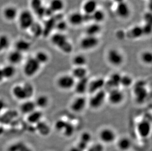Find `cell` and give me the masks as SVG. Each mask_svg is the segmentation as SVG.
Segmentation results:
<instances>
[{
    "mask_svg": "<svg viewBox=\"0 0 152 151\" xmlns=\"http://www.w3.org/2000/svg\"><path fill=\"white\" fill-rule=\"evenodd\" d=\"M99 39L96 36H87L81 40L80 45L85 50H90L98 46Z\"/></svg>",
    "mask_w": 152,
    "mask_h": 151,
    "instance_id": "obj_13",
    "label": "cell"
},
{
    "mask_svg": "<svg viewBox=\"0 0 152 151\" xmlns=\"http://www.w3.org/2000/svg\"><path fill=\"white\" fill-rule=\"evenodd\" d=\"M1 50H1V47H0V52L1 51Z\"/></svg>",
    "mask_w": 152,
    "mask_h": 151,
    "instance_id": "obj_59",
    "label": "cell"
},
{
    "mask_svg": "<svg viewBox=\"0 0 152 151\" xmlns=\"http://www.w3.org/2000/svg\"><path fill=\"white\" fill-rule=\"evenodd\" d=\"M141 61L147 65L151 64L152 62V54L151 52L145 51L141 55Z\"/></svg>",
    "mask_w": 152,
    "mask_h": 151,
    "instance_id": "obj_39",
    "label": "cell"
},
{
    "mask_svg": "<svg viewBox=\"0 0 152 151\" xmlns=\"http://www.w3.org/2000/svg\"><path fill=\"white\" fill-rule=\"evenodd\" d=\"M99 137L102 142L105 144H111L116 139V134L111 128H105L99 132Z\"/></svg>",
    "mask_w": 152,
    "mask_h": 151,
    "instance_id": "obj_12",
    "label": "cell"
},
{
    "mask_svg": "<svg viewBox=\"0 0 152 151\" xmlns=\"http://www.w3.org/2000/svg\"><path fill=\"white\" fill-rule=\"evenodd\" d=\"M134 83V80L132 77L129 75H122L121 78V86L129 88L131 87Z\"/></svg>",
    "mask_w": 152,
    "mask_h": 151,
    "instance_id": "obj_34",
    "label": "cell"
},
{
    "mask_svg": "<svg viewBox=\"0 0 152 151\" xmlns=\"http://www.w3.org/2000/svg\"><path fill=\"white\" fill-rule=\"evenodd\" d=\"M42 117V113L40 111L34 110L29 114L27 117L28 121L31 124H37L41 121Z\"/></svg>",
    "mask_w": 152,
    "mask_h": 151,
    "instance_id": "obj_26",
    "label": "cell"
},
{
    "mask_svg": "<svg viewBox=\"0 0 152 151\" xmlns=\"http://www.w3.org/2000/svg\"><path fill=\"white\" fill-rule=\"evenodd\" d=\"M83 17L84 23H87V22H90L91 21H92V15H91L84 13Z\"/></svg>",
    "mask_w": 152,
    "mask_h": 151,
    "instance_id": "obj_52",
    "label": "cell"
},
{
    "mask_svg": "<svg viewBox=\"0 0 152 151\" xmlns=\"http://www.w3.org/2000/svg\"><path fill=\"white\" fill-rule=\"evenodd\" d=\"M8 58L9 61L12 64H18L23 59L22 53L15 50L10 54Z\"/></svg>",
    "mask_w": 152,
    "mask_h": 151,
    "instance_id": "obj_28",
    "label": "cell"
},
{
    "mask_svg": "<svg viewBox=\"0 0 152 151\" xmlns=\"http://www.w3.org/2000/svg\"><path fill=\"white\" fill-rule=\"evenodd\" d=\"M101 31V26L98 23H94L89 25L86 29L87 36H96Z\"/></svg>",
    "mask_w": 152,
    "mask_h": 151,
    "instance_id": "obj_25",
    "label": "cell"
},
{
    "mask_svg": "<svg viewBox=\"0 0 152 151\" xmlns=\"http://www.w3.org/2000/svg\"><path fill=\"white\" fill-rule=\"evenodd\" d=\"M19 22L20 27L23 30L30 29L34 23L33 16L28 10L22 12L19 17Z\"/></svg>",
    "mask_w": 152,
    "mask_h": 151,
    "instance_id": "obj_8",
    "label": "cell"
},
{
    "mask_svg": "<svg viewBox=\"0 0 152 151\" xmlns=\"http://www.w3.org/2000/svg\"><path fill=\"white\" fill-rule=\"evenodd\" d=\"M30 29H31L32 33L36 37H39L43 33L42 28V26H40V25L38 23L34 22Z\"/></svg>",
    "mask_w": 152,
    "mask_h": 151,
    "instance_id": "obj_38",
    "label": "cell"
},
{
    "mask_svg": "<svg viewBox=\"0 0 152 151\" xmlns=\"http://www.w3.org/2000/svg\"><path fill=\"white\" fill-rule=\"evenodd\" d=\"M88 105V100L84 96H78L72 101L70 109L74 113H80L83 111Z\"/></svg>",
    "mask_w": 152,
    "mask_h": 151,
    "instance_id": "obj_10",
    "label": "cell"
},
{
    "mask_svg": "<svg viewBox=\"0 0 152 151\" xmlns=\"http://www.w3.org/2000/svg\"><path fill=\"white\" fill-rule=\"evenodd\" d=\"M116 37L121 40H122L125 38V37H126V33L123 30H118L116 33Z\"/></svg>",
    "mask_w": 152,
    "mask_h": 151,
    "instance_id": "obj_49",
    "label": "cell"
},
{
    "mask_svg": "<svg viewBox=\"0 0 152 151\" xmlns=\"http://www.w3.org/2000/svg\"><path fill=\"white\" fill-rule=\"evenodd\" d=\"M4 78H11L15 75V69L12 65L7 66L1 69Z\"/></svg>",
    "mask_w": 152,
    "mask_h": 151,
    "instance_id": "obj_37",
    "label": "cell"
},
{
    "mask_svg": "<svg viewBox=\"0 0 152 151\" xmlns=\"http://www.w3.org/2000/svg\"><path fill=\"white\" fill-rule=\"evenodd\" d=\"M19 151H32V150L30 147L27 146L26 145V144H25L23 143L22 145L21 146V147L20 148Z\"/></svg>",
    "mask_w": 152,
    "mask_h": 151,
    "instance_id": "obj_53",
    "label": "cell"
},
{
    "mask_svg": "<svg viewBox=\"0 0 152 151\" xmlns=\"http://www.w3.org/2000/svg\"><path fill=\"white\" fill-rule=\"evenodd\" d=\"M144 19L145 20L146 23H149V24H152V16L151 13H146L144 15Z\"/></svg>",
    "mask_w": 152,
    "mask_h": 151,
    "instance_id": "obj_51",
    "label": "cell"
},
{
    "mask_svg": "<svg viewBox=\"0 0 152 151\" xmlns=\"http://www.w3.org/2000/svg\"><path fill=\"white\" fill-rule=\"evenodd\" d=\"M55 28L57 30L60 32H63L66 30L68 28V24L66 22L63 20H59L56 24Z\"/></svg>",
    "mask_w": 152,
    "mask_h": 151,
    "instance_id": "obj_44",
    "label": "cell"
},
{
    "mask_svg": "<svg viewBox=\"0 0 152 151\" xmlns=\"http://www.w3.org/2000/svg\"><path fill=\"white\" fill-rule=\"evenodd\" d=\"M32 7L35 10H37V9L42 7V3H41V0H32Z\"/></svg>",
    "mask_w": 152,
    "mask_h": 151,
    "instance_id": "obj_48",
    "label": "cell"
},
{
    "mask_svg": "<svg viewBox=\"0 0 152 151\" xmlns=\"http://www.w3.org/2000/svg\"><path fill=\"white\" fill-rule=\"evenodd\" d=\"M67 121L63 120V119H59L56 121L55 124V128L58 131H63L65 128L66 124Z\"/></svg>",
    "mask_w": 152,
    "mask_h": 151,
    "instance_id": "obj_43",
    "label": "cell"
},
{
    "mask_svg": "<svg viewBox=\"0 0 152 151\" xmlns=\"http://www.w3.org/2000/svg\"><path fill=\"white\" fill-rule=\"evenodd\" d=\"M125 97L124 93L120 88L110 90L107 94L108 101L114 106L120 105L125 100Z\"/></svg>",
    "mask_w": 152,
    "mask_h": 151,
    "instance_id": "obj_5",
    "label": "cell"
},
{
    "mask_svg": "<svg viewBox=\"0 0 152 151\" xmlns=\"http://www.w3.org/2000/svg\"><path fill=\"white\" fill-rule=\"evenodd\" d=\"M76 146L82 151H85L87 149L88 144L83 142L82 141H79Z\"/></svg>",
    "mask_w": 152,
    "mask_h": 151,
    "instance_id": "obj_50",
    "label": "cell"
},
{
    "mask_svg": "<svg viewBox=\"0 0 152 151\" xmlns=\"http://www.w3.org/2000/svg\"><path fill=\"white\" fill-rule=\"evenodd\" d=\"M87 61L86 56L83 54H76L72 60L75 67H85Z\"/></svg>",
    "mask_w": 152,
    "mask_h": 151,
    "instance_id": "obj_22",
    "label": "cell"
},
{
    "mask_svg": "<svg viewBox=\"0 0 152 151\" xmlns=\"http://www.w3.org/2000/svg\"><path fill=\"white\" fill-rule=\"evenodd\" d=\"M130 12L129 6L125 1L117 4L116 12L119 17L123 18H127L130 15Z\"/></svg>",
    "mask_w": 152,
    "mask_h": 151,
    "instance_id": "obj_16",
    "label": "cell"
},
{
    "mask_svg": "<svg viewBox=\"0 0 152 151\" xmlns=\"http://www.w3.org/2000/svg\"><path fill=\"white\" fill-rule=\"evenodd\" d=\"M75 132V127L74 125L70 122H66L65 128L62 133L65 136L70 137L73 136Z\"/></svg>",
    "mask_w": 152,
    "mask_h": 151,
    "instance_id": "obj_33",
    "label": "cell"
},
{
    "mask_svg": "<svg viewBox=\"0 0 152 151\" xmlns=\"http://www.w3.org/2000/svg\"><path fill=\"white\" fill-rule=\"evenodd\" d=\"M4 107V103L3 102L2 100H0V111L3 110Z\"/></svg>",
    "mask_w": 152,
    "mask_h": 151,
    "instance_id": "obj_55",
    "label": "cell"
},
{
    "mask_svg": "<svg viewBox=\"0 0 152 151\" xmlns=\"http://www.w3.org/2000/svg\"><path fill=\"white\" fill-rule=\"evenodd\" d=\"M22 86L26 93L27 98L29 99L32 97L34 93V88L33 86H32L31 83H26Z\"/></svg>",
    "mask_w": 152,
    "mask_h": 151,
    "instance_id": "obj_40",
    "label": "cell"
},
{
    "mask_svg": "<svg viewBox=\"0 0 152 151\" xmlns=\"http://www.w3.org/2000/svg\"><path fill=\"white\" fill-rule=\"evenodd\" d=\"M51 42L55 46L66 54H70L73 50V47L66 36L62 33H57L51 37Z\"/></svg>",
    "mask_w": 152,
    "mask_h": 151,
    "instance_id": "obj_1",
    "label": "cell"
},
{
    "mask_svg": "<svg viewBox=\"0 0 152 151\" xmlns=\"http://www.w3.org/2000/svg\"><path fill=\"white\" fill-rule=\"evenodd\" d=\"M75 81L76 80L72 75H63L57 80V85L61 90L68 91L73 89Z\"/></svg>",
    "mask_w": 152,
    "mask_h": 151,
    "instance_id": "obj_4",
    "label": "cell"
},
{
    "mask_svg": "<svg viewBox=\"0 0 152 151\" xmlns=\"http://www.w3.org/2000/svg\"><path fill=\"white\" fill-rule=\"evenodd\" d=\"M34 59L41 65L48 62L49 57L47 53L45 52L40 51L36 54Z\"/></svg>",
    "mask_w": 152,
    "mask_h": 151,
    "instance_id": "obj_35",
    "label": "cell"
},
{
    "mask_svg": "<svg viewBox=\"0 0 152 151\" xmlns=\"http://www.w3.org/2000/svg\"><path fill=\"white\" fill-rule=\"evenodd\" d=\"M107 94L106 90L102 89L92 94L89 101H88V104L94 110L101 108L107 99Z\"/></svg>",
    "mask_w": 152,
    "mask_h": 151,
    "instance_id": "obj_2",
    "label": "cell"
},
{
    "mask_svg": "<svg viewBox=\"0 0 152 151\" xmlns=\"http://www.w3.org/2000/svg\"><path fill=\"white\" fill-rule=\"evenodd\" d=\"M144 35H149L152 32V24L145 23V24L142 27Z\"/></svg>",
    "mask_w": 152,
    "mask_h": 151,
    "instance_id": "obj_45",
    "label": "cell"
},
{
    "mask_svg": "<svg viewBox=\"0 0 152 151\" xmlns=\"http://www.w3.org/2000/svg\"><path fill=\"white\" fill-rule=\"evenodd\" d=\"M70 23L75 26H79L84 23L83 14L79 12H75L70 15L69 18Z\"/></svg>",
    "mask_w": 152,
    "mask_h": 151,
    "instance_id": "obj_23",
    "label": "cell"
},
{
    "mask_svg": "<svg viewBox=\"0 0 152 151\" xmlns=\"http://www.w3.org/2000/svg\"><path fill=\"white\" fill-rule=\"evenodd\" d=\"M10 45V40L8 37L4 35L0 36V47L1 50H4L8 48Z\"/></svg>",
    "mask_w": 152,
    "mask_h": 151,
    "instance_id": "obj_41",
    "label": "cell"
},
{
    "mask_svg": "<svg viewBox=\"0 0 152 151\" xmlns=\"http://www.w3.org/2000/svg\"><path fill=\"white\" fill-rule=\"evenodd\" d=\"M92 21L96 23H98L103 21L105 18V14L102 10L96 9L92 15Z\"/></svg>",
    "mask_w": 152,
    "mask_h": 151,
    "instance_id": "obj_36",
    "label": "cell"
},
{
    "mask_svg": "<svg viewBox=\"0 0 152 151\" xmlns=\"http://www.w3.org/2000/svg\"><path fill=\"white\" fill-rule=\"evenodd\" d=\"M17 15V11L15 7H10L6 8L4 11V18L9 21H12L16 18Z\"/></svg>",
    "mask_w": 152,
    "mask_h": 151,
    "instance_id": "obj_30",
    "label": "cell"
},
{
    "mask_svg": "<svg viewBox=\"0 0 152 151\" xmlns=\"http://www.w3.org/2000/svg\"><path fill=\"white\" fill-rule=\"evenodd\" d=\"M36 106L35 103L31 101H27L21 105L20 110L24 114H30L35 110Z\"/></svg>",
    "mask_w": 152,
    "mask_h": 151,
    "instance_id": "obj_24",
    "label": "cell"
},
{
    "mask_svg": "<svg viewBox=\"0 0 152 151\" xmlns=\"http://www.w3.org/2000/svg\"><path fill=\"white\" fill-rule=\"evenodd\" d=\"M3 131H4V130H3V128H1L0 127V135L1 134H2L3 133Z\"/></svg>",
    "mask_w": 152,
    "mask_h": 151,
    "instance_id": "obj_58",
    "label": "cell"
},
{
    "mask_svg": "<svg viewBox=\"0 0 152 151\" xmlns=\"http://www.w3.org/2000/svg\"><path fill=\"white\" fill-rule=\"evenodd\" d=\"M134 94L137 103H143L148 97V90L146 87V83L143 80L138 81L134 86Z\"/></svg>",
    "mask_w": 152,
    "mask_h": 151,
    "instance_id": "obj_3",
    "label": "cell"
},
{
    "mask_svg": "<svg viewBox=\"0 0 152 151\" xmlns=\"http://www.w3.org/2000/svg\"><path fill=\"white\" fill-rule=\"evenodd\" d=\"M40 64L34 58L28 59L24 67V72L28 77H32L38 72L40 69Z\"/></svg>",
    "mask_w": 152,
    "mask_h": 151,
    "instance_id": "obj_7",
    "label": "cell"
},
{
    "mask_svg": "<svg viewBox=\"0 0 152 151\" xmlns=\"http://www.w3.org/2000/svg\"><path fill=\"white\" fill-rule=\"evenodd\" d=\"M30 43L24 40H18L15 44L16 50L22 53L28 51L30 49Z\"/></svg>",
    "mask_w": 152,
    "mask_h": 151,
    "instance_id": "obj_32",
    "label": "cell"
},
{
    "mask_svg": "<svg viewBox=\"0 0 152 151\" xmlns=\"http://www.w3.org/2000/svg\"><path fill=\"white\" fill-rule=\"evenodd\" d=\"M4 78V76H3V72H2V70L1 69H0V82L2 81Z\"/></svg>",
    "mask_w": 152,
    "mask_h": 151,
    "instance_id": "obj_56",
    "label": "cell"
},
{
    "mask_svg": "<svg viewBox=\"0 0 152 151\" xmlns=\"http://www.w3.org/2000/svg\"><path fill=\"white\" fill-rule=\"evenodd\" d=\"M142 27L135 26L126 33V37L131 39L139 38L143 36Z\"/></svg>",
    "mask_w": 152,
    "mask_h": 151,
    "instance_id": "obj_17",
    "label": "cell"
},
{
    "mask_svg": "<svg viewBox=\"0 0 152 151\" xmlns=\"http://www.w3.org/2000/svg\"><path fill=\"white\" fill-rule=\"evenodd\" d=\"M13 95L17 99L23 100L27 99V96L22 86H16L12 89Z\"/></svg>",
    "mask_w": 152,
    "mask_h": 151,
    "instance_id": "obj_27",
    "label": "cell"
},
{
    "mask_svg": "<svg viewBox=\"0 0 152 151\" xmlns=\"http://www.w3.org/2000/svg\"><path fill=\"white\" fill-rule=\"evenodd\" d=\"M69 151H83L80 149L77 146H75L73 147H71Z\"/></svg>",
    "mask_w": 152,
    "mask_h": 151,
    "instance_id": "obj_54",
    "label": "cell"
},
{
    "mask_svg": "<svg viewBox=\"0 0 152 151\" xmlns=\"http://www.w3.org/2000/svg\"><path fill=\"white\" fill-rule=\"evenodd\" d=\"M105 85V80L102 77L94 78L89 81L88 92L90 94H94L100 90L104 89Z\"/></svg>",
    "mask_w": 152,
    "mask_h": 151,
    "instance_id": "obj_9",
    "label": "cell"
},
{
    "mask_svg": "<svg viewBox=\"0 0 152 151\" xmlns=\"http://www.w3.org/2000/svg\"><path fill=\"white\" fill-rule=\"evenodd\" d=\"M137 130L140 136L142 138H146L151 133V122L148 119H143L138 123Z\"/></svg>",
    "mask_w": 152,
    "mask_h": 151,
    "instance_id": "obj_14",
    "label": "cell"
},
{
    "mask_svg": "<svg viewBox=\"0 0 152 151\" xmlns=\"http://www.w3.org/2000/svg\"><path fill=\"white\" fill-rule=\"evenodd\" d=\"M23 142H17L12 144L9 147L8 151H19Z\"/></svg>",
    "mask_w": 152,
    "mask_h": 151,
    "instance_id": "obj_46",
    "label": "cell"
},
{
    "mask_svg": "<svg viewBox=\"0 0 152 151\" xmlns=\"http://www.w3.org/2000/svg\"><path fill=\"white\" fill-rule=\"evenodd\" d=\"M36 130L42 136H47L50 133V128L48 123L40 121L36 124Z\"/></svg>",
    "mask_w": 152,
    "mask_h": 151,
    "instance_id": "obj_21",
    "label": "cell"
},
{
    "mask_svg": "<svg viewBox=\"0 0 152 151\" xmlns=\"http://www.w3.org/2000/svg\"><path fill=\"white\" fill-rule=\"evenodd\" d=\"M114 1L116 2L117 4H118V3H121V2L124 1V0H114Z\"/></svg>",
    "mask_w": 152,
    "mask_h": 151,
    "instance_id": "obj_57",
    "label": "cell"
},
{
    "mask_svg": "<svg viewBox=\"0 0 152 151\" xmlns=\"http://www.w3.org/2000/svg\"><path fill=\"white\" fill-rule=\"evenodd\" d=\"M49 7L54 12H60L64 7V3L63 0H52Z\"/></svg>",
    "mask_w": 152,
    "mask_h": 151,
    "instance_id": "obj_31",
    "label": "cell"
},
{
    "mask_svg": "<svg viewBox=\"0 0 152 151\" xmlns=\"http://www.w3.org/2000/svg\"><path fill=\"white\" fill-rule=\"evenodd\" d=\"M98 7V3L95 0H88L84 4L83 9L84 13L92 15Z\"/></svg>",
    "mask_w": 152,
    "mask_h": 151,
    "instance_id": "obj_19",
    "label": "cell"
},
{
    "mask_svg": "<svg viewBox=\"0 0 152 151\" xmlns=\"http://www.w3.org/2000/svg\"><path fill=\"white\" fill-rule=\"evenodd\" d=\"M107 59L109 63L114 66H119L123 63L124 57L121 52L116 49L109 50L107 54Z\"/></svg>",
    "mask_w": 152,
    "mask_h": 151,
    "instance_id": "obj_6",
    "label": "cell"
},
{
    "mask_svg": "<svg viewBox=\"0 0 152 151\" xmlns=\"http://www.w3.org/2000/svg\"><path fill=\"white\" fill-rule=\"evenodd\" d=\"M90 80L88 77L76 80L73 89L78 96H83L88 92Z\"/></svg>",
    "mask_w": 152,
    "mask_h": 151,
    "instance_id": "obj_15",
    "label": "cell"
},
{
    "mask_svg": "<svg viewBox=\"0 0 152 151\" xmlns=\"http://www.w3.org/2000/svg\"><path fill=\"white\" fill-rule=\"evenodd\" d=\"M132 146L131 140L126 137L120 138L117 142V147L121 151H126L129 150Z\"/></svg>",
    "mask_w": 152,
    "mask_h": 151,
    "instance_id": "obj_20",
    "label": "cell"
},
{
    "mask_svg": "<svg viewBox=\"0 0 152 151\" xmlns=\"http://www.w3.org/2000/svg\"><path fill=\"white\" fill-rule=\"evenodd\" d=\"M122 75L119 73H112L107 80H105V89H107L108 91L114 89H118L121 86V78Z\"/></svg>",
    "mask_w": 152,
    "mask_h": 151,
    "instance_id": "obj_11",
    "label": "cell"
},
{
    "mask_svg": "<svg viewBox=\"0 0 152 151\" xmlns=\"http://www.w3.org/2000/svg\"><path fill=\"white\" fill-rule=\"evenodd\" d=\"M49 100L48 97L45 95H42L39 96L36 99L34 102L36 107H37L39 108H45L48 107L49 104Z\"/></svg>",
    "mask_w": 152,
    "mask_h": 151,
    "instance_id": "obj_29",
    "label": "cell"
},
{
    "mask_svg": "<svg viewBox=\"0 0 152 151\" xmlns=\"http://www.w3.org/2000/svg\"><path fill=\"white\" fill-rule=\"evenodd\" d=\"M91 140H92V136L90 133L89 132L85 131L81 134L80 141L85 143L86 144H89Z\"/></svg>",
    "mask_w": 152,
    "mask_h": 151,
    "instance_id": "obj_42",
    "label": "cell"
},
{
    "mask_svg": "<svg viewBox=\"0 0 152 151\" xmlns=\"http://www.w3.org/2000/svg\"><path fill=\"white\" fill-rule=\"evenodd\" d=\"M71 75L76 81L80 80L88 77V70L85 67H75Z\"/></svg>",
    "mask_w": 152,
    "mask_h": 151,
    "instance_id": "obj_18",
    "label": "cell"
},
{
    "mask_svg": "<svg viewBox=\"0 0 152 151\" xmlns=\"http://www.w3.org/2000/svg\"><path fill=\"white\" fill-rule=\"evenodd\" d=\"M88 151H104V148L102 144L96 143L92 146Z\"/></svg>",
    "mask_w": 152,
    "mask_h": 151,
    "instance_id": "obj_47",
    "label": "cell"
}]
</instances>
